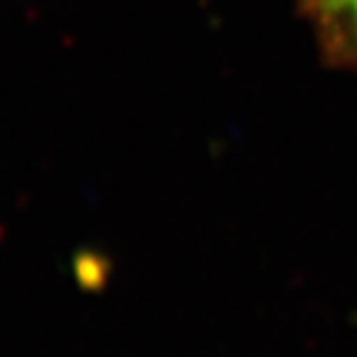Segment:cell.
<instances>
[{"mask_svg": "<svg viewBox=\"0 0 357 357\" xmlns=\"http://www.w3.org/2000/svg\"><path fill=\"white\" fill-rule=\"evenodd\" d=\"M312 9L331 52L357 63V0H312Z\"/></svg>", "mask_w": 357, "mask_h": 357, "instance_id": "obj_1", "label": "cell"}]
</instances>
